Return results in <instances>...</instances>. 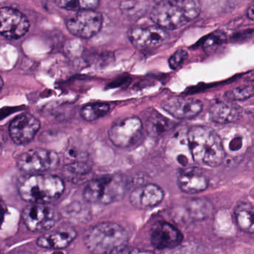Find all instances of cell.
<instances>
[{
  "instance_id": "ba28073f",
  "label": "cell",
  "mask_w": 254,
  "mask_h": 254,
  "mask_svg": "<svg viewBox=\"0 0 254 254\" xmlns=\"http://www.w3.org/2000/svg\"><path fill=\"white\" fill-rule=\"evenodd\" d=\"M143 125L139 118L132 116L115 122L108 131L113 146L120 149L131 147L143 135Z\"/></svg>"
},
{
  "instance_id": "ffe728a7",
  "label": "cell",
  "mask_w": 254,
  "mask_h": 254,
  "mask_svg": "<svg viewBox=\"0 0 254 254\" xmlns=\"http://www.w3.org/2000/svg\"><path fill=\"white\" fill-rule=\"evenodd\" d=\"M110 110V104L107 103H93L84 106L81 110L80 115L82 119L91 122L104 117Z\"/></svg>"
},
{
  "instance_id": "7402d4cb",
  "label": "cell",
  "mask_w": 254,
  "mask_h": 254,
  "mask_svg": "<svg viewBox=\"0 0 254 254\" xmlns=\"http://www.w3.org/2000/svg\"><path fill=\"white\" fill-rule=\"evenodd\" d=\"M171 127V121L159 113L152 115L146 122V130L149 134L157 137L167 131Z\"/></svg>"
},
{
  "instance_id": "277c9868",
  "label": "cell",
  "mask_w": 254,
  "mask_h": 254,
  "mask_svg": "<svg viewBox=\"0 0 254 254\" xmlns=\"http://www.w3.org/2000/svg\"><path fill=\"white\" fill-rule=\"evenodd\" d=\"M201 13L197 0H178L157 3L150 13L155 25L164 29L175 30L186 25Z\"/></svg>"
},
{
  "instance_id": "3957f363",
  "label": "cell",
  "mask_w": 254,
  "mask_h": 254,
  "mask_svg": "<svg viewBox=\"0 0 254 254\" xmlns=\"http://www.w3.org/2000/svg\"><path fill=\"white\" fill-rule=\"evenodd\" d=\"M65 186L61 178L53 175L28 174L18 182L17 190L23 201L30 204H48L56 201Z\"/></svg>"
},
{
  "instance_id": "8fae6325",
  "label": "cell",
  "mask_w": 254,
  "mask_h": 254,
  "mask_svg": "<svg viewBox=\"0 0 254 254\" xmlns=\"http://www.w3.org/2000/svg\"><path fill=\"white\" fill-rule=\"evenodd\" d=\"M128 37L134 47L140 50H149L164 44L168 40L169 34L158 25L138 26L130 30Z\"/></svg>"
},
{
  "instance_id": "ac0fdd59",
  "label": "cell",
  "mask_w": 254,
  "mask_h": 254,
  "mask_svg": "<svg viewBox=\"0 0 254 254\" xmlns=\"http://www.w3.org/2000/svg\"><path fill=\"white\" fill-rule=\"evenodd\" d=\"M209 114L215 123L228 125L236 123L241 119L242 109L235 104L219 101L212 105Z\"/></svg>"
},
{
  "instance_id": "d4e9b609",
  "label": "cell",
  "mask_w": 254,
  "mask_h": 254,
  "mask_svg": "<svg viewBox=\"0 0 254 254\" xmlns=\"http://www.w3.org/2000/svg\"><path fill=\"white\" fill-rule=\"evenodd\" d=\"M187 58V52L184 49H179L174 52L169 60V65L171 69H177L184 63Z\"/></svg>"
},
{
  "instance_id": "5b68a950",
  "label": "cell",
  "mask_w": 254,
  "mask_h": 254,
  "mask_svg": "<svg viewBox=\"0 0 254 254\" xmlns=\"http://www.w3.org/2000/svg\"><path fill=\"white\" fill-rule=\"evenodd\" d=\"M128 188V181L122 175H105L88 182L83 197L92 204H111L123 198Z\"/></svg>"
},
{
  "instance_id": "30bf717a",
  "label": "cell",
  "mask_w": 254,
  "mask_h": 254,
  "mask_svg": "<svg viewBox=\"0 0 254 254\" xmlns=\"http://www.w3.org/2000/svg\"><path fill=\"white\" fill-rule=\"evenodd\" d=\"M0 22L1 36L8 40H18L24 37L30 28V22L27 16L13 7H1Z\"/></svg>"
},
{
  "instance_id": "cb8c5ba5",
  "label": "cell",
  "mask_w": 254,
  "mask_h": 254,
  "mask_svg": "<svg viewBox=\"0 0 254 254\" xmlns=\"http://www.w3.org/2000/svg\"><path fill=\"white\" fill-rule=\"evenodd\" d=\"M225 96L234 101H245L254 96V85L240 86L228 91Z\"/></svg>"
},
{
  "instance_id": "52a82bcc",
  "label": "cell",
  "mask_w": 254,
  "mask_h": 254,
  "mask_svg": "<svg viewBox=\"0 0 254 254\" xmlns=\"http://www.w3.org/2000/svg\"><path fill=\"white\" fill-rule=\"evenodd\" d=\"M22 219L28 231L46 233L56 225L60 216L47 204H30L22 210Z\"/></svg>"
},
{
  "instance_id": "e0dca14e",
  "label": "cell",
  "mask_w": 254,
  "mask_h": 254,
  "mask_svg": "<svg viewBox=\"0 0 254 254\" xmlns=\"http://www.w3.org/2000/svg\"><path fill=\"white\" fill-rule=\"evenodd\" d=\"M164 192L155 184H147L137 187L131 192L130 202L136 208L147 209L156 207L162 202Z\"/></svg>"
},
{
  "instance_id": "44dd1931",
  "label": "cell",
  "mask_w": 254,
  "mask_h": 254,
  "mask_svg": "<svg viewBox=\"0 0 254 254\" xmlns=\"http://www.w3.org/2000/svg\"><path fill=\"white\" fill-rule=\"evenodd\" d=\"M54 1L61 8L76 12L95 10L100 4V0H54Z\"/></svg>"
},
{
  "instance_id": "603a6c76",
  "label": "cell",
  "mask_w": 254,
  "mask_h": 254,
  "mask_svg": "<svg viewBox=\"0 0 254 254\" xmlns=\"http://www.w3.org/2000/svg\"><path fill=\"white\" fill-rule=\"evenodd\" d=\"M64 170L72 181L79 183V182H82L85 176L89 174L91 167L88 161H79L67 163Z\"/></svg>"
},
{
  "instance_id": "7c38bea8",
  "label": "cell",
  "mask_w": 254,
  "mask_h": 254,
  "mask_svg": "<svg viewBox=\"0 0 254 254\" xmlns=\"http://www.w3.org/2000/svg\"><path fill=\"white\" fill-rule=\"evenodd\" d=\"M40 128V122L37 118L29 113H23L10 122L9 135L16 144L25 145L34 138Z\"/></svg>"
},
{
  "instance_id": "9a60e30c",
  "label": "cell",
  "mask_w": 254,
  "mask_h": 254,
  "mask_svg": "<svg viewBox=\"0 0 254 254\" xmlns=\"http://www.w3.org/2000/svg\"><path fill=\"white\" fill-rule=\"evenodd\" d=\"M77 232L72 227L64 226L49 231L37 238L36 243L41 249L61 250L68 248L76 240Z\"/></svg>"
},
{
  "instance_id": "83f0119b",
  "label": "cell",
  "mask_w": 254,
  "mask_h": 254,
  "mask_svg": "<svg viewBox=\"0 0 254 254\" xmlns=\"http://www.w3.org/2000/svg\"><path fill=\"white\" fill-rule=\"evenodd\" d=\"M156 3L164 2V1H175L178 0H154Z\"/></svg>"
},
{
  "instance_id": "4fadbf2b",
  "label": "cell",
  "mask_w": 254,
  "mask_h": 254,
  "mask_svg": "<svg viewBox=\"0 0 254 254\" xmlns=\"http://www.w3.org/2000/svg\"><path fill=\"white\" fill-rule=\"evenodd\" d=\"M150 240L155 249L161 251L171 249L182 243L183 234L169 222H158L151 229Z\"/></svg>"
},
{
  "instance_id": "2e32d148",
  "label": "cell",
  "mask_w": 254,
  "mask_h": 254,
  "mask_svg": "<svg viewBox=\"0 0 254 254\" xmlns=\"http://www.w3.org/2000/svg\"><path fill=\"white\" fill-rule=\"evenodd\" d=\"M177 186L180 190L189 194L198 193L205 190L209 185V179L198 167L182 169L177 175Z\"/></svg>"
},
{
  "instance_id": "6da1fadb",
  "label": "cell",
  "mask_w": 254,
  "mask_h": 254,
  "mask_svg": "<svg viewBox=\"0 0 254 254\" xmlns=\"http://www.w3.org/2000/svg\"><path fill=\"white\" fill-rule=\"evenodd\" d=\"M188 148L195 162L210 167L223 163L225 150L223 142L216 131L210 127H191L187 133Z\"/></svg>"
},
{
  "instance_id": "484cf974",
  "label": "cell",
  "mask_w": 254,
  "mask_h": 254,
  "mask_svg": "<svg viewBox=\"0 0 254 254\" xmlns=\"http://www.w3.org/2000/svg\"><path fill=\"white\" fill-rule=\"evenodd\" d=\"M244 146V138L240 134L234 136L227 142V145L224 146L225 149H228L232 153L240 152Z\"/></svg>"
},
{
  "instance_id": "7a4b0ae2",
  "label": "cell",
  "mask_w": 254,
  "mask_h": 254,
  "mask_svg": "<svg viewBox=\"0 0 254 254\" xmlns=\"http://www.w3.org/2000/svg\"><path fill=\"white\" fill-rule=\"evenodd\" d=\"M129 237L116 222H101L86 230L83 242L92 254H119L126 249Z\"/></svg>"
},
{
  "instance_id": "8992f818",
  "label": "cell",
  "mask_w": 254,
  "mask_h": 254,
  "mask_svg": "<svg viewBox=\"0 0 254 254\" xmlns=\"http://www.w3.org/2000/svg\"><path fill=\"white\" fill-rule=\"evenodd\" d=\"M60 164L59 155L43 148L28 149L18 156L16 166L27 174H40L55 170Z\"/></svg>"
},
{
  "instance_id": "4316f807",
  "label": "cell",
  "mask_w": 254,
  "mask_h": 254,
  "mask_svg": "<svg viewBox=\"0 0 254 254\" xmlns=\"http://www.w3.org/2000/svg\"><path fill=\"white\" fill-rule=\"evenodd\" d=\"M248 17L254 21V2L249 7L247 12Z\"/></svg>"
},
{
  "instance_id": "5bb4252c",
  "label": "cell",
  "mask_w": 254,
  "mask_h": 254,
  "mask_svg": "<svg viewBox=\"0 0 254 254\" xmlns=\"http://www.w3.org/2000/svg\"><path fill=\"white\" fill-rule=\"evenodd\" d=\"M162 107L175 119L189 120L202 111L203 103L195 98L172 97L164 101Z\"/></svg>"
},
{
  "instance_id": "d6986e66",
  "label": "cell",
  "mask_w": 254,
  "mask_h": 254,
  "mask_svg": "<svg viewBox=\"0 0 254 254\" xmlns=\"http://www.w3.org/2000/svg\"><path fill=\"white\" fill-rule=\"evenodd\" d=\"M235 219L241 231L254 234V205L240 203L235 209Z\"/></svg>"
},
{
  "instance_id": "9c48e42d",
  "label": "cell",
  "mask_w": 254,
  "mask_h": 254,
  "mask_svg": "<svg viewBox=\"0 0 254 254\" xmlns=\"http://www.w3.org/2000/svg\"><path fill=\"white\" fill-rule=\"evenodd\" d=\"M102 25V15L95 10L77 12L66 22L70 34L82 39L92 38L101 31Z\"/></svg>"
}]
</instances>
